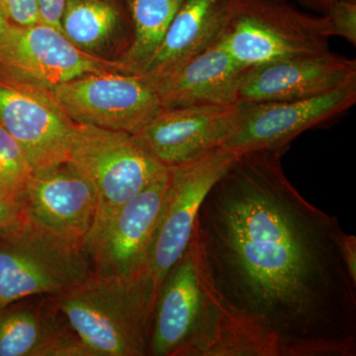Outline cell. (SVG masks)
<instances>
[{
  "mask_svg": "<svg viewBox=\"0 0 356 356\" xmlns=\"http://www.w3.org/2000/svg\"><path fill=\"white\" fill-rule=\"evenodd\" d=\"M281 156L238 154L207 192L192 235L201 273L257 356H355L346 234L302 197Z\"/></svg>",
  "mask_w": 356,
  "mask_h": 356,
  "instance_id": "6da1fadb",
  "label": "cell"
},
{
  "mask_svg": "<svg viewBox=\"0 0 356 356\" xmlns=\"http://www.w3.org/2000/svg\"><path fill=\"white\" fill-rule=\"evenodd\" d=\"M149 355L254 356L204 278L192 238L156 297Z\"/></svg>",
  "mask_w": 356,
  "mask_h": 356,
  "instance_id": "7a4b0ae2",
  "label": "cell"
},
{
  "mask_svg": "<svg viewBox=\"0 0 356 356\" xmlns=\"http://www.w3.org/2000/svg\"><path fill=\"white\" fill-rule=\"evenodd\" d=\"M49 298L89 355H149L156 294L146 274L129 281L95 276Z\"/></svg>",
  "mask_w": 356,
  "mask_h": 356,
  "instance_id": "3957f363",
  "label": "cell"
},
{
  "mask_svg": "<svg viewBox=\"0 0 356 356\" xmlns=\"http://www.w3.org/2000/svg\"><path fill=\"white\" fill-rule=\"evenodd\" d=\"M95 277L86 250L22 212L0 231V311L35 296H55Z\"/></svg>",
  "mask_w": 356,
  "mask_h": 356,
  "instance_id": "277c9868",
  "label": "cell"
},
{
  "mask_svg": "<svg viewBox=\"0 0 356 356\" xmlns=\"http://www.w3.org/2000/svg\"><path fill=\"white\" fill-rule=\"evenodd\" d=\"M327 16L297 10L286 0H234L221 38L243 67L330 51Z\"/></svg>",
  "mask_w": 356,
  "mask_h": 356,
  "instance_id": "5b68a950",
  "label": "cell"
},
{
  "mask_svg": "<svg viewBox=\"0 0 356 356\" xmlns=\"http://www.w3.org/2000/svg\"><path fill=\"white\" fill-rule=\"evenodd\" d=\"M67 161L95 187L93 222L113 214L168 168L131 134L77 124Z\"/></svg>",
  "mask_w": 356,
  "mask_h": 356,
  "instance_id": "8992f818",
  "label": "cell"
},
{
  "mask_svg": "<svg viewBox=\"0 0 356 356\" xmlns=\"http://www.w3.org/2000/svg\"><path fill=\"white\" fill-rule=\"evenodd\" d=\"M168 181V168L113 214L93 222L84 248L96 278L129 281L145 273Z\"/></svg>",
  "mask_w": 356,
  "mask_h": 356,
  "instance_id": "52a82bcc",
  "label": "cell"
},
{
  "mask_svg": "<svg viewBox=\"0 0 356 356\" xmlns=\"http://www.w3.org/2000/svg\"><path fill=\"white\" fill-rule=\"evenodd\" d=\"M238 154L221 147L186 165L168 168L170 181L144 273L156 301L168 271L191 243L201 202Z\"/></svg>",
  "mask_w": 356,
  "mask_h": 356,
  "instance_id": "ba28073f",
  "label": "cell"
},
{
  "mask_svg": "<svg viewBox=\"0 0 356 356\" xmlns=\"http://www.w3.org/2000/svg\"><path fill=\"white\" fill-rule=\"evenodd\" d=\"M131 74L118 60L84 51L62 32L38 23L11 24L0 39V74L49 89L89 74Z\"/></svg>",
  "mask_w": 356,
  "mask_h": 356,
  "instance_id": "9c48e42d",
  "label": "cell"
},
{
  "mask_svg": "<svg viewBox=\"0 0 356 356\" xmlns=\"http://www.w3.org/2000/svg\"><path fill=\"white\" fill-rule=\"evenodd\" d=\"M0 124L23 149L34 175L69 161L76 124L49 89L0 74Z\"/></svg>",
  "mask_w": 356,
  "mask_h": 356,
  "instance_id": "30bf717a",
  "label": "cell"
},
{
  "mask_svg": "<svg viewBox=\"0 0 356 356\" xmlns=\"http://www.w3.org/2000/svg\"><path fill=\"white\" fill-rule=\"evenodd\" d=\"M58 104L77 125L134 135L161 108L153 88L139 74H89L51 89Z\"/></svg>",
  "mask_w": 356,
  "mask_h": 356,
  "instance_id": "8fae6325",
  "label": "cell"
},
{
  "mask_svg": "<svg viewBox=\"0 0 356 356\" xmlns=\"http://www.w3.org/2000/svg\"><path fill=\"white\" fill-rule=\"evenodd\" d=\"M240 105L161 108L134 137L165 168L224 147L235 135Z\"/></svg>",
  "mask_w": 356,
  "mask_h": 356,
  "instance_id": "7c38bea8",
  "label": "cell"
},
{
  "mask_svg": "<svg viewBox=\"0 0 356 356\" xmlns=\"http://www.w3.org/2000/svg\"><path fill=\"white\" fill-rule=\"evenodd\" d=\"M356 102V83L308 99L240 105V120L224 147L243 154L257 149L283 153L300 134L336 118Z\"/></svg>",
  "mask_w": 356,
  "mask_h": 356,
  "instance_id": "4fadbf2b",
  "label": "cell"
},
{
  "mask_svg": "<svg viewBox=\"0 0 356 356\" xmlns=\"http://www.w3.org/2000/svg\"><path fill=\"white\" fill-rule=\"evenodd\" d=\"M356 83L355 60L331 53L254 65L245 72L236 104L295 102Z\"/></svg>",
  "mask_w": 356,
  "mask_h": 356,
  "instance_id": "5bb4252c",
  "label": "cell"
},
{
  "mask_svg": "<svg viewBox=\"0 0 356 356\" xmlns=\"http://www.w3.org/2000/svg\"><path fill=\"white\" fill-rule=\"evenodd\" d=\"M20 207L42 228L84 248L95 222L97 196L88 178L67 161L34 175Z\"/></svg>",
  "mask_w": 356,
  "mask_h": 356,
  "instance_id": "9a60e30c",
  "label": "cell"
},
{
  "mask_svg": "<svg viewBox=\"0 0 356 356\" xmlns=\"http://www.w3.org/2000/svg\"><path fill=\"white\" fill-rule=\"evenodd\" d=\"M247 70L220 40L172 74L147 83L158 96L161 108L227 106L236 104Z\"/></svg>",
  "mask_w": 356,
  "mask_h": 356,
  "instance_id": "2e32d148",
  "label": "cell"
},
{
  "mask_svg": "<svg viewBox=\"0 0 356 356\" xmlns=\"http://www.w3.org/2000/svg\"><path fill=\"white\" fill-rule=\"evenodd\" d=\"M233 3L234 0H186L139 76L156 81L217 44L229 24Z\"/></svg>",
  "mask_w": 356,
  "mask_h": 356,
  "instance_id": "e0dca14e",
  "label": "cell"
},
{
  "mask_svg": "<svg viewBox=\"0 0 356 356\" xmlns=\"http://www.w3.org/2000/svg\"><path fill=\"white\" fill-rule=\"evenodd\" d=\"M0 311V356H90L49 296Z\"/></svg>",
  "mask_w": 356,
  "mask_h": 356,
  "instance_id": "ac0fdd59",
  "label": "cell"
},
{
  "mask_svg": "<svg viewBox=\"0 0 356 356\" xmlns=\"http://www.w3.org/2000/svg\"><path fill=\"white\" fill-rule=\"evenodd\" d=\"M128 18L124 0H67L62 29L79 49L100 56L114 38L124 36Z\"/></svg>",
  "mask_w": 356,
  "mask_h": 356,
  "instance_id": "d6986e66",
  "label": "cell"
},
{
  "mask_svg": "<svg viewBox=\"0 0 356 356\" xmlns=\"http://www.w3.org/2000/svg\"><path fill=\"white\" fill-rule=\"evenodd\" d=\"M186 0H124L133 35L119 62L140 74L158 51L168 27Z\"/></svg>",
  "mask_w": 356,
  "mask_h": 356,
  "instance_id": "ffe728a7",
  "label": "cell"
},
{
  "mask_svg": "<svg viewBox=\"0 0 356 356\" xmlns=\"http://www.w3.org/2000/svg\"><path fill=\"white\" fill-rule=\"evenodd\" d=\"M34 177L18 143L0 124V195L18 204Z\"/></svg>",
  "mask_w": 356,
  "mask_h": 356,
  "instance_id": "44dd1931",
  "label": "cell"
},
{
  "mask_svg": "<svg viewBox=\"0 0 356 356\" xmlns=\"http://www.w3.org/2000/svg\"><path fill=\"white\" fill-rule=\"evenodd\" d=\"M329 21L330 34L356 44V2L337 1L324 14Z\"/></svg>",
  "mask_w": 356,
  "mask_h": 356,
  "instance_id": "7402d4cb",
  "label": "cell"
},
{
  "mask_svg": "<svg viewBox=\"0 0 356 356\" xmlns=\"http://www.w3.org/2000/svg\"><path fill=\"white\" fill-rule=\"evenodd\" d=\"M11 24L31 26L41 23L36 0H0Z\"/></svg>",
  "mask_w": 356,
  "mask_h": 356,
  "instance_id": "603a6c76",
  "label": "cell"
},
{
  "mask_svg": "<svg viewBox=\"0 0 356 356\" xmlns=\"http://www.w3.org/2000/svg\"><path fill=\"white\" fill-rule=\"evenodd\" d=\"M36 2L41 22L63 33V14L67 0H36Z\"/></svg>",
  "mask_w": 356,
  "mask_h": 356,
  "instance_id": "cb8c5ba5",
  "label": "cell"
},
{
  "mask_svg": "<svg viewBox=\"0 0 356 356\" xmlns=\"http://www.w3.org/2000/svg\"><path fill=\"white\" fill-rule=\"evenodd\" d=\"M21 214L22 210L18 204L0 195V231L15 224Z\"/></svg>",
  "mask_w": 356,
  "mask_h": 356,
  "instance_id": "d4e9b609",
  "label": "cell"
},
{
  "mask_svg": "<svg viewBox=\"0 0 356 356\" xmlns=\"http://www.w3.org/2000/svg\"><path fill=\"white\" fill-rule=\"evenodd\" d=\"M343 254L351 277L356 281V238L346 234L344 238Z\"/></svg>",
  "mask_w": 356,
  "mask_h": 356,
  "instance_id": "484cf974",
  "label": "cell"
},
{
  "mask_svg": "<svg viewBox=\"0 0 356 356\" xmlns=\"http://www.w3.org/2000/svg\"><path fill=\"white\" fill-rule=\"evenodd\" d=\"M296 1L298 2L300 6L305 7V8L324 15L332 4L337 1H341V0H296ZM346 1L356 2V0H346Z\"/></svg>",
  "mask_w": 356,
  "mask_h": 356,
  "instance_id": "4316f807",
  "label": "cell"
},
{
  "mask_svg": "<svg viewBox=\"0 0 356 356\" xmlns=\"http://www.w3.org/2000/svg\"><path fill=\"white\" fill-rule=\"evenodd\" d=\"M11 22L9 21L8 18H7L6 14L4 13L1 4H0V39L8 31Z\"/></svg>",
  "mask_w": 356,
  "mask_h": 356,
  "instance_id": "83f0119b",
  "label": "cell"
}]
</instances>
